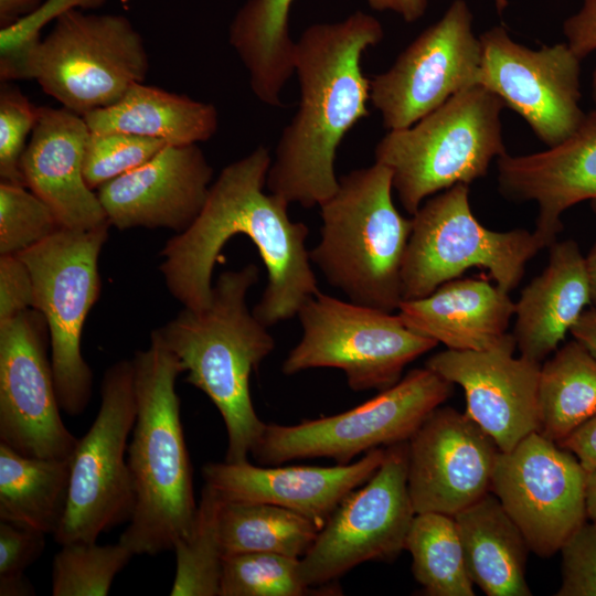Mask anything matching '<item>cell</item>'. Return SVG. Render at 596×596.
I'll return each mask as SVG.
<instances>
[{
    "label": "cell",
    "instance_id": "484cf974",
    "mask_svg": "<svg viewBox=\"0 0 596 596\" xmlns=\"http://www.w3.org/2000/svg\"><path fill=\"white\" fill-rule=\"evenodd\" d=\"M454 518L471 582L488 596H530L531 551L499 499L490 491Z\"/></svg>",
    "mask_w": 596,
    "mask_h": 596
},
{
    "label": "cell",
    "instance_id": "f6af8a7d",
    "mask_svg": "<svg viewBox=\"0 0 596 596\" xmlns=\"http://www.w3.org/2000/svg\"><path fill=\"white\" fill-rule=\"evenodd\" d=\"M376 11H391L405 22L413 23L426 12L428 0H365Z\"/></svg>",
    "mask_w": 596,
    "mask_h": 596
},
{
    "label": "cell",
    "instance_id": "83f0119b",
    "mask_svg": "<svg viewBox=\"0 0 596 596\" xmlns=\"http://www.w3.org/2000/svg\"><path fill=\"white\" fill-rule=\"evenodd\" d=\"M294 0H247L235 13L228 41L246 67L254 95L281 106V92L295 73L296 42L290 36Z\"/></svg>",
    "mask_w": 596,
    "mask_h": 596
},
{
    "label": "cell",
    "instance_id": "d4e9b609",
    "mask_svg": "<svg viewBox=\"0 0 596 596\" xmlns=\"http://www.w3.org/2000/svg\"><path fill=\"white\" fill-rule=\"evenodd\" d=\"M544 270L521 291L513 338L521 356L542 363L592 305L585 256L573 240L550 246Z\"/></svg>",
    "mask_w": 596,
    "mask_h": 596
},
{
    "label": "cell",
    "instance_id": "277c9868",
    "mask_svg": "<svg viewBox=\"0 0 596 596\" xmlns=\"http://www.w3.org/2000/svg\"><path fill=\"white\" fill-rule=\"evenodd\" d=\"M248 264L223 272L203 309L183 308L153 332L180 360L185 381L204 392L219 409L227 434L225 461L247 460L265 423L254 409L249 377L273 352L275 340L247 307V292L258 281Z\"/></svg>",
    "mask_w": 596,
    "mask_h": 596
},
{
    "label": "cell",
    "instance_id": "60d3db41",
    "mask_svg": "<svg viewBox=\"0 0 596 596\" xmlns=\"http://www.w3.org/2000/svg\"><path fill=\"white\" fill-rule=\"evenodd\" d=\"M46 534L0 520V575L22 574L41 557Z\"/></svg>",
    "mask_w": 596,
    "mask_h": 596
},
{
    "label": "cell",
    "instance_id": "5b68a950",
    "mask_svg": "<svg viewBox=\"0 0 596 596\" xmlns=\"http://www.w3.org/2000/svg\"><path fill=\"white\" fill-rule=\"evenodd\" d=\"M391 170L377 162L339 178L321 203L320 241L310 260L350 301L393 312L403 300L402 268L412 219L395 207Z\"/></svg>",
    "mask_w": 596,
    "mask_h": 596
},
{
    "label": "cell",
    "instance_id": "4fadbf2b",
    "mask_svg": "<svg viewBox=\"0 0 596 596\" xmlns=\"http://www.w3.org/2000/svg\"><path fill=\"white\" fill-rule=\"evenodd\" d=\"M407 467V440L385 447L377 470L343 498L300 558L306 586H323L364 562L398 556L416 514Z\"/></svg>",
    "mask_w": 596,
    "mask_h": 596
},
{
    "label": "cell",
    "instance_id": "d6986e66",
    "mask_svg": "<svg viewBox=\"0 0 596 596\" xmlns=\"http://www.w3.org/2000/svg\"><path fill=\"white\" fill-rule=\"evenodd\" d=\"M515 340L483 350H451L432 355L425 366L462 387L466 414L509 451L540 432L539 377L541 363L514 358Z\"/></svg>",
    "mask_w": 596,
    "mask_h": 596
},
{
    "label": "cell",
    "instance_id": "1f68e13d",
    "mask_svg": "<svg viewBox=\"0 0 596 596\" xmlns=\"http://www.w3.org/2000/svg\"><path fill=\"white\" fill-rule=\"evenodd\" d=\"M404 550L412 556L416 582L429 596H473L455 518L438 512L416 513Z\"/></svg>",
    "mask_w": 596,
    "mask_h": 596
},
{
    "label": "cell",
    "instance_id": "cb8c5ba5",
    "mask_svg": "<svg viewBox=\"0 0 596 596\" xmlns=\"http://www.w3.org/2000/svg\"><path fill=\"white\" fill-rule=\"evenodd\" d=\"M398 315L413 331L451 350H490L511 341L515 304L509 292L478 278H456L429 295L402 300Z\"/></svg>",
    "mask_w": 596,
    "mask_h": 596
},
{
    "label": "cell",
    "instance_id": "4316f807",
    "mask_svg": "<svg viewBox=\"0 0 596 596\" xmlns=\"http://www.w3.org/2000/svg\"><path fill=\"white\" fill-rule=\"evenodd\" d=\"M82 116L93 134H134L168 146L207 141L219 128L214 105L143 83L132 85L114 105Z\"/></svg>",
    "mask_w": 596,
    "mask_h": 596
},
{
    "label": "cell",
    "instance_id": "8992f818",
    "mask_svg": "<svg viewBox=\"0 0 596 596\" xmlns=\"http://www.w3.org/2000/svg\"><path fill=\"white\" fill-rule=\"evenodd\" d=\"M503 107L496 94L473 85L377 142L375 162L391 170L393 190L408 214L429 196L485 177L491 161L507 152Z\"/></svg>",
    "mask_w": 596,
    "mask_h": 596
},
{
    "label": "cell",
    "instance_id": "b9f144b4",
    "mask_svg": "<svg viewBox=\"0 0 596 596\" xmlns=\"http://www.w3.org/2000/svg\"><path fill=\"white\" fill-rule=\"evenodd\" d=\"M33 283L18 255L0 256V323L33 308Z\"/></svg>",
    "mask_w": 596,
    "mask_h": 596
},
{
    "label": "cell",
    "instance_id": "d590c367",
    "mask_svg": "<svg viewBox=\"0 0 596 596\" xmlns=\"http://www.w3.org/2000/svg\"><path fill=\"white\" fill-rule=\"evenodd\" d=\"M107 0H44L31 14L0 30L1 82L32 78L41 31L72 9H96Z\"/></svg>",
    "mask_w": 596,
    "mask_h": 596
},
{
    "label": "cell",
    "instance_id": "ab89813d",
    "mask_svg": "<svg viewBox=\"0 0 596 596\" xmlns=\"http://www.w3.org/2000/svg\"><path fill=\"white\" fill-rule=\"evenodd\" d=\"M556 596H596V522H585L562 545Z\"/></svg>",
    "mask_w": 596,
    "mask_h": 596
},
{
    "label": "cell",
    "instance_id": "f907efd6",
    "mask_svg": "<svg viewBox=\"0 0 596 596\" xmlns=\"http://www.w3.org/2000/svg\"><path fill=\"white\" fill-rule=\"evenodd\" d=\"M585 262L590 285L592 305L596 307V242L585 256Z\"/></svg>",
    "mask_w": 596,
    "mask_h": 596
},
{
    "label": "cell",
    "instance_id": "ac0fdd59",
    "mask_svg": "<svg viewBox=\"0 0 596 596\" xmlns=\"http://www.w3.org/2000/svg\"><path fill=\"white\" fill-rule=\"evenodd\" d=\"M407 443V487L416 513L455 517L490 492L501 450L466 413L438 406Z\"/></svg>",
    "mask_w": 596,
    "mask_h": 596
},
{
    "label": "cell",
    "instance_id": "7a4b0ae2",
    "mask_svg": "<svg viewBox=\"0 0 596 596\" xmlns=\"http://www.w3.org/2000/svg\"><path fill=\"white\" fill-rule=\"evenodd\" d=\"M383 35L379 20L360 10L302 32L295 52L299 107L279 137L267 174L269 192L307 209L336 193L337 149L369 115L370 79L362 71V55Z\"/></svg>",
    "mask_w": 596,
    "mask_h": 596
},
{
    "label": "cell",
    "instance_id": "e575fe53",
    "mask_svg": "<svg viewBox=\"0 0 596 596\" xmlns=\"http://www.w3.org/2000/svg\"><path fill=\"white\" fill-rule=\"evenodd\" d=\"M300 558L270 552L225 555L220 596H301L312 588L299 575Z\"/></svg>",
    "mask_w": 596,
    "mask_h": 596
},
{
    "label": "cell",
    "instance_id": "681fc988",
    "mask_svg": "<svg viewBox=\"0 0 596 596\" xmlns=\"http://www.w3.org/2000/svg\"><path fill=\"white\" fill-rule=\"evenodd\" d=\"M585 503L587 518L596 522V470L587 472Z\"/></svg>",
    "mask_w": 596,
    "mask_h": 596
},
{
    "label": "cell",
    "instance_id": "7c38bea8",
    "mask_svg": "<svg viewBox=\"0 0 596 596\" xmlns=\"http://www.w3.org/2000/svg\"><path fill=\"white\" fill-rule=\"evenodd\" d=\"M100 404L72 457L66 510L54 540L60 545L96 542L129 522L135 492L127 461L128 437L136 421L132 360H120L104 373Z\"/></svg>",
    "mask_w": 596,
    "mask_h": 596
},
{
    "label": "cell",
    "instance_id": "d6a6232c",
    "mask_svg": "<svg viewBox=\"0 0 596 596\" xmlns=\"http://www.w3.org/2000/svg\"><path fill=\"white\" fill-rule=\"evenodd\" d=\"M222 499L204 485L190 532L174 544L171 596H220L224 553L220 539Z\"/></svg>",
    "mask_w": 596,
    "mask_h": 596
},
{
    "label": "cell",
    "instance_id": "ee69618b",
    "mask_svg": "<svg viewBox=\"0 0 596 596\" xmlns=\"http://www.w3.org/2000/svg\"><path fill=\"white\" fill-rule=\"evenodd\" d=\"M557 444L571 451L587 472L596 470V415Z\"/></svg>",
    "mask_w": 596,
    "mask_h": 596
},
{
    "label": "cell",
    "instance_id": "52a82bcc",
    "mask_svg": "<svg viewBox=\"0 0 596 596\" xmlns=\"http://www.w3.org/2000/svg\"><path fill=\"white\" fill-rule=\"evenodd\" d=\"M403 268V300L433 292L476 267L510 292L522 280L526 263L544 244L523 228L505 232L483 226L472 214L469 185L459 183L423 202L412 215Z\"/></svg>",
    "mask_w": 596,
    "mask_h": 596
},
{
    "label": "cell",
    "instance_id": "5bb4252c",
    "mask_svg": "<svg viewBox=\"0 0 596 596\" xmlns=\"http://www.w3.org/2000/svg\"><path fill=\"white\" fill-rule=\"evenodd\" d=\"M587 471L557 443L535 432L500 451L490 491L540 557L560 552L586 522Z\"/></svg>",
    "mask_w": 596,
    "mask_h": 596
},
{
    "label": "cell",
    "instance_id": "ffe728a7",
    "mask_svg": "<svg viewBox=\"0 0 596 596\" xmlns=\"http://www.w3.org/2000/svg\"><path fill=\"white\" fill-rule=\"evenodd\" d=\"M212 177L213 169L198 143L167 146L96 193L109 224L118 230L167 228L178 234L203 209Z\"/></svg>",
    "mask_w": 596,
    "mask_h": 596
},
{
    "label": "cell",
    "instance_id": "8fae6325",
    "mask_svg": "<svg viewBox=\"0 0 596 596\" xmlns=\"http://www.w3.org/2000/svg\"><path fill=\"white\" fill-rule=\"evenodd\" d=\"M148 70L143 40L129 19L72 9L42 39L32 78L82 116L117 103L132 85L143 83Z\"/></svg>",
    "mask_w": 596,
    "mask_h": 596
},
{
    "label": "cell",
    "instance_id": "c3c4849f",
    "mask_svg": "<svg viewBox=\"0 0 596 596\" xmlns=\"http://www.w3.org/2000/svg\"><path fill=\"white\" fill-rule=\"evenodd\" d=\"M35 595L32 583L24 573L0 575V596H30Z\"/></svg>",
    "mask_w": 596,
    "mask_h": 596
},
{
    "label": "cell",
    "instance_id": "6da1fadb",
    "mask_svg": "<svg viewBox=\"0 0 596 596\" xmlns=\"http://www.w3.org/2000/svg\"><path fill=\"white\" fill-rule=\"evenodd\" d=\"M270 164L264 146L227 164L211 184L195 221L164 244L160 272L168 290L185 308L210 304L214 265L237 234L253 242L267 270V285L253 309L263 324L294 318L319 291L306 248L308 226L290 220L284 198L264 192Z\"/></svg>",
    "mask_w": 596,
    "mask_h": 596
},
{
    "label": "cell",
    "instance_id": "7402d4cb",
    "mask_svg": "<svg viewBox=\"0 0 596 596\" xmlns=\"http://www.w3.org/2000/svg\"><path fill=\"white\" fill-rule=\"evenodd\" d=\"M498 187L510 201H533L539 212L534 234L545 247L563 230L562 214L590 201L596 211V109L585 114L577 129L544 151L497 159Z\"/></svg>",
    "mask_w": 596,
    "mask_h": 596
},
{
    "label": "cell",
    "instance_id": "f5cc1de1",
    "mask_svg": "<svg viewBox=\"0 0 596 596\" xmlns=\"http://www.w3.org/2000/svg\"><path fill=\"white\" fill-rule=\"evenodd\" d=\"M496 3V8L499 12H501L508 4L507 0H493Z\"/></svg>",
    "mask_w": 596,
    "mask_h": 596
},
{
    "label": "cell",
    "instance_id": "4dcf8cb0",
    "mask_svg": "<svg viewBox=\"0 0 596 596\" xmlns=\"http://www.w3.org/2000/svg\"><path fill=\"white\" fill-rule=\"evenodd\" d=\"M318 532L319 528L310 519L274 504L223 501L220 511V539L224 556L270 552L301 558Z\"/></svg>",
    "mask_w": 596,
    "mask_h": 596
},
{
    "label": "cell",
    "instance_id": "2e32d148",
    "mask_svg": "<svg viewBox=\"0 0 596 596\" xmlns=\"http://www.w3.org/2000/svg\"><path fill=\"white\" fill-rule=\"evenodd\" d=\"M45 318L31 308L0 323V443L38 458H72L61 417Z\"/></svg>",
    "mask_w": 596,
    "mask_h": 596
},
{
    "label": "cell",
    "instance_id": "816d5d0a",
    "mask_svg": "<svg viewBox=\"0 0 596 596\" xmlns=\"http://www.w3.org/2000/svg\"><path fill=\"white\" fill-rule=\"evenodd\" d=\"M592 97H593L595 109H596V68L593 73V78H592Z\"/></svg>",
    "mask_w": 596,
    "mask_h": 596
},
{
    "label": "cell",
    "instance_id": "9c48e42d",
    "mask_svg": "<svg viewBox=\"0 0 596 596\" xmlns=\"http://www.w3.org/2000/svg\"><path fill=\"white\" fill-rule=\"evenodd\" d=\"M302 337L283 363L287 375L340 369L351 390H386L406 365L438 342L411 330L400 315L318 291L298 311Z\"/></svg>",
    "mask_w": 596,
    "mask_h": 596
},
{
    "label": "cell",
    "instance_id": "7bdbcfd3",
    "mask_svg": "<svg viewBox=\"0 0 596 596\" xmlns=\"http://www.w3.org/2000/svg\"><path fill=\"white\" fill-rule=\"evenodd\" d=\"M563 34L581 61L596 51V0H583L581 8L563 22Z\"/></svg>",
    "mask_w": 596,
    "mask_h": 596
},
{
    "label": "cell",
    "instance_id": "7dc6e473",
    "mask_svg": "<svg viewBox=\"0 0 596 596\" xmlns=\"http://www.w3.org/2000/svg\"><path fill=\"white\" fill-rule=\"evenodd\" d=\"M571 334L596 358V307L583 312Z\"/></svg>",
    "mask_w": 596,
    "mask_h": 596
},
{
    "label": "cell",
    "instance_id": "9a60e30c",
    "mask_svg": "<svg viewBox=\"0 0 596 596\" xmlns=\"http://www.w3.org/2000/svg\"><path fill=\"white\" fill-rule=\"evenodd\" d=\"M481 43L465 0H454L395 60L370 81V99L389 130L407 128L460 91L478 85Z\"/></svg>",
    "mask_w": 596,
    "mask_h": 596
},
{
    "label": "cell",
    "instance_id": "bcb514c9",
    "mask_svg": "<svg viewBox=\"0 0 596 596\" xmlns=\"http://www.w3.org/2000/svg\"><path fill=\"white\" fill-rule=\"evenodd\" d=\"M44 0H0V26L8 28L34 12Z\"/></svg>",
    "mask_w": 596,
    "mask_h": 596
},
{
    "label": "cell",
    "instance_id": "44dd1931",
    "mask_svg": "<svg viewBox=\"0 0 596 596\" xmlns=\"http://www.w3.org/2000/svg\"><path fill=\"white\" fill-rule=\"evenodd\" d=\"M384 456L385 447H380L355 461L331 467H264L224 460L204 465L202 476L224 502L283 507L310 519L320 530L343 498L373 476Z\"/></svg>",
    "mask_w": 596,
    "mask_h": 596
},
{
    "label": "cell",
    "instance_id": "836d02e7",
    "mask_svg": "<svg viewBox=\"0 0 596 596\" xmlns=\"http://www.w3.org/2000/svg\"><path fill=\"white\" fill-rule=\"evenodd\" d=\"M53 561V596H106L116 575L135 554L120 542H72L61 545Z\"/></svg>",
    "mask_w": 596,
    "mask_h": 596
},
{
    "label": "cell",
    "instance_id": "74e56055",
    "mask_svg": "<svg viewBox=\"0 0 596 596\" xmlns=\"http://www.w3.org/2000/svg\"><path fill=\"white\" fill-rule=\"evenodd\" d=\"M168 145L160 139L126 132H91L83 174L94 190L157 156Z\"/></svg>",
    "mask_w": 596,
    "mask_h": 596
},
{
    "label": "cell",
    "instance_id": "e0dca14e",
    "mask_svg": "<svg viewBox=\"0 0 596 596\" xmlns=\"http://www.w3.org/2000/svg\"><path fill=\"white\" fill-rule=\"evenodd\" d=\"M478 85L519 114L547 148L567 139L581 125V60L566 43L532 50L513 41L503 26L479 36Z\"/></svg>",
    "mask_w": 596,
    "mask_h": 596
},
{
    "label": "cell",
    "instance_id": "603a6c76",
    "mask_svg": "<svg viewBox=\"0 0 596 596\" xmlns=\"http://www.w3.org/2000/svg\"><path fill=\"white\" fill-rule=\"evenodd\" d=\"M89 135L83 116L65 107H38L21 159L25 187L46 203L63 228L92 230L109 224L97 193L83 174Z\"/></svg>",
    "mask_w": 596,
    "mask_h": 596
},
{
    "label": "cell",
    "instance_id": "3957f363",
    "mask_svg": "<svg viewBox=\"0 0 596 596\" xmlns=\"http://www.w3.org/2000/svg\"><path fill=\"white\" fill-rule=\"evenodd\" d=\"M132 363L137 412L127 461L135 509L118 542L135 555H156L190 532L198 509L175 392L184 368L155 332Z\"/></svg>",
    "mask_w": 596,
    "mask_h": 596
},
{
    "label": "cell",
    "instance_id": "f1b7e54d",
    "mask_svg": "<svg viewBox=\"0 0 596 596\" xmlns=\"http://www.w3.org/2000/svg\"><path fill=\"white\" fill-rule=\"evenodd\" d=\"M72 458L22 455L0 443V520L55 534L68 499Z\"/></svg>",
    "mask_w": 596,
    "mask_h": 596
},
{
    "label": "cell",
    "instance_id": "30bf717a",
    "mask_svg": "<svg viewBox=\"0 0 596 596\" xmlns=\"http://www.w3.org/2000/svg\"><path fill=\"white\" fill-rule=\"evenodd\" d=\"M453 386L426 366L414 369L347 412L296 425L266 424L251 454L262 466L318 457L347 465L372 449L408 440L450 396Z\"/></svg>",
    "mask_w": 596,
    "mask_h": 596
},
{
    "label": "cell",
    "instance_id": "ba28073f",
    "mask_svg": "<svg viewBox=\"0 0 596 596\" xmlns=\"http://www.w3.org/2000/svg\"><path fill=\"white\" fill-rule=\"evenodd\" d=\"M110 224L92 230L61 227L21 252L33 283V309L45 318L51 362L61 409L78 416L87 407L93 371L82 355L85 320L97 301L102 283L98 257Z\"/></svg>",
    "mask_w": 596,
    "mask_h": 596
},
{
    "label": "cell",
    "instance_id": "8d00e7d4",
    "mask_svg": "<svg viewBox=\"0 0 596 596\" xmlns=\"http://www.w3.org/2000/svg\"><path fill=\"white\" fill-rule=\"evenodd\" d=\"M60 228L52 210L26 187L0 183V256L18 255Z\"/></svg>",
    "mask_w": 596,
    "mask_h": 596
},
{
    "label": "cell",
    "instance_id": "f546056e",
    "mask_svg": "<svg viewBox=\"0 0 596 596\" xmlns=\"http://www.w3.org/2000/svg\"><path fill=\"white\" fill-rule=\"evenodd\" d=\"M540 432L560 443L596 415V358L572 340L541 364Z\"/></svg>",
    "mask_w": 596,
    "mask_h": 596
},
{
    "label": "cell",
    "instance_id": "f35d334b",
    "mask_svg": "<svg viewBox=\"0 0 596 596\" xmlns=\"http://www.w3.org/2000/svg\"><path fill=\"white\" fill-rule=\"evenodd\" d=\"M38 118V107L9 82L0 87V178L1 182L25 187L21 159L25 140Z\"/></svg>",
    "mask_w": 596,
    "mask_h": 596
}]
</instances>
